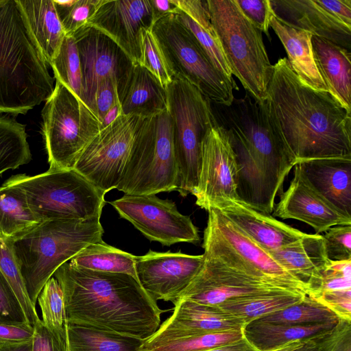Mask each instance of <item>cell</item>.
Wrapping results in <instances>:
<instances>
[{
    "label": "cell",
    "instance_id": "cell-1",
    "mask_svg": "<svg viewBox=\"0 0 351 351\" xmlns=\"http://www.w3.org/2000/svg\"><path fill=\"white\" fill-rule=\"evenodd\" d=\"M264 102L274 129L297 164L351 156V112L329 92L304 84L287 58L274 65Z\"/></svg>",
    "mask_w": 351,
    "mask_h": 351
},
{
    "label": "cell",
    "instance_id": "cell-2",
    "mask_svg": "<svg viewBox=\"0 0 351 351\" xmlns=\"http://www.w3.org/2000/svg\"><path fill=\"white\" fill-rule=\"evenodd\" d=\"M53 276L62 287L69 324L145 341L159 328L162 310L132 276L62 264Z\"/></svg>",
    "mask_w": 351,
    "mask_h": 351
},
{
    "label": "cell",
    "instance_id": "cell-3",
    "mask_svg": "<svg viewBox=\"0 0 351 351\" xmlns=\"http://www.w3.org/2000/svg\"><path fill=\"white\" fill-rule=\"evenodd\" d=\"M54 82L16 0H0V114H26L46 101Z\"/></svg>",
    "mask_w": 351,
    "mask_h": 351
},
{
    "label": "cell",
    "instance_id": "cell-4",
    "mask_svg": "<svg viewBox=\"0 0 351 351\" xmlns=\"http://www.w3.org/2000/svg\"><path fill=\"white\" fill-rule=\"evenodd\" d=\"M100 218L45 221L11 241L34 306L45 284L62 264L88 245L103 241Z\"/></svg>",
    "mask_w": 351,
    "mask_h": 351
},
{
    "label": "cell",
    "instance_id": "cell-5",
    "mask_svg": "<svg viewBox=\"0 0 351 351\" xmlns=\"http://www.w3.org/2000/svg\"><path fill=\"white\" fill-rule=\"evenodd\" d=\"M210 19L232 76L254 99L264 101L274 65L262 32L243 14L234 0H206Z\"/></svg>",
    "mask_w": 351,
    "mask_h": 351
},
{
    "label": "cell",
    "instance_id": "cell-6",
    "mask_svg": "<svg viewBox=\"0 0 351 351\" xmlns=\"http://www.w3.org/2000/svg\"><path fill=\"white\" fill-rule=\"evenodd\" d=\"M165 90L178 171L177 191L185 197L197 186L202 141L217 124L210 101L187 80L173 77Z\"/></svg>",
    "mask_w": 351,
    "mask_h": 351
},
{
    "label": "cell",
    "instance_id": "cell-7",
    "mask_svg": "<svg viewBox=\"0 0 351 351\" xmlns=\"http://www.w3.org/2000/svg\"><path fill=\"white\" fill-rule=\"evenodd\" d=\"M5 182L23 191L30 209L41 222L101 216L105 204L106 193L74 169H49L34 176L19 174Z\"/></svg>",
    "mask_w": 351,
    "mask_h": 351
},
{
    "label": "cell",
    "instance_id": "cell-8",
    "mask_svg": "<svg viewBox=\"0 0 351 351\" xmlns=\"http://www.w3.org/2000/svg\"><path fill=\"white\" fill-rule=\"evenodd\" d=\"M178 171L167 110L143 118L117 188L126 195L177 191Z\"/></svg>",
    "mask_w": 351,
    "mask_h": 351
},
{
    "label": "cell",
    "instance_id": "cell-9",
    "mask_svg": "<svg viewBox=\"0 0 351 351\" xmlns=\"http://www.w3.org/2000/svg\"><path fill=\"white\" fill-rule=\"evenodd\" d=\"M42 110V133L49 170H69L99 132L93 112L60 81Z\"/></svg>",
    "mask_w": 351,
    "mask_h": 351
},
{
    "label": "cell",
    "instance_id": "cell-10",
    "mask_svg": "<svg viewBox=\"0 0 351 351\" xmlns=\"http://www.w3.org/2000/svg\"><path fill=\"white\" fill-rule=\"evenodd\" d=\"M204 230V254L233 269L308 295V287L282 267L219 210L211 208Z\"/></svg>",
    "mask_w": 351,
    "mask_h": 351
},
{
    "label": "cell",
    "instance_id": "cell-11",
    "mask_svg": "<svg viewBox=\"0 0 351 351\" xmlns=\"http://www.w3.org/2000/svg\"><path fill=\"white\" fill-rule=\"evenodd\" d=\"M152 31L158 39L173 77L185 79L211 102L229 105L234 90L231 80L212 63L192 33L176 18L168 14L155 22Z\"/></svg>",
    "mask_w": 351,
    "mask_h": 351
},
{
    "label": "cell",
    "instance_id": "cell-12",
    "mask_svg": "<svg viewBox=\"0 0 351 351\" xmlns=\"http://www.w3.org/2000/svg\"><path fill=\"white\" fill-rule=\"evenodd\" d=\"M143 118L119 115L84 149L73 169L99 190L117 188Z\"/></svg>",
    "mask_w": 351,
    "mask_h": 351
},
{
    "label": "cell",
    "instance_id": "cell-13",
    "mask_svg": "<svg viewBox=\"0 0 351 351\" xmlns=\"http://www.w3.org/2000/svg\"><path fill=\"white\" fill-rule=\"evenodd\" d=\"M72 36L80 60L82 101L93 113L97 88L101 82L110 77L117 82L121 103L132 75L133 62L111 38L91 26L82 27Z\"/></svg>",
    "mask_w": 351,
    "mask_h": 351
},
{
    "label": "cell",
    "instance_id": "cell-14",
    "mask_svg": "<svg viewBox=\"0 0 351 351\" xmlns=\"http://www.w3.org/2000/svg\"><path fill=\"white\" fill-rule=\"evenodd\" d=\"M121 218L130 222L147 239L170 246L177 243H196L197 228L176 204L156 195H126L109 202Z\"/></svg>",
    "mask_w": 351,
    "mask_h": 351
},
{
    "label": "cell",
    "instance_id": "cell-15",
    "mask_svg": "<svg viewBox=\"0 0 351 351\" xmlns=\"http://www.w3.org/2000/svg\"><path fill=\"white\" fill-rule=\"evenodd\" d=\"M204 256L201 269L182 291L179 301L188 300L202 304L218 306L229 300L264 295H307L233 269L213 257Z\"/></svg>",
    "mask_w": 351,
    "mask_h": 351
},
{
    "label": "cell",
    "instance_id": "cell-16",
    "mask_svg": "<svg viewBox=\"0 0 351 351\" xmlns=\"http://www.w3.org/2000/svg\"><path fill=\"white\" fill-rule=\"evenodd\" d=\"M235 154L227 134L216 125L202 141L199 180L193 193L195 204L208 211L221 199H238Z\"/></svg>",
    "mask_w": 351,
    "mask_h": 351
},
{
    "label": "cell",
    "instance_id": "cell-17",
    "mask_svg": "<svg viewBox=\"0 0 351 351\" xmlns=\"http://www.w3.org/2000/svg\"><path fill=\"white\" fill-rule=\"evenodd\" d=\"M204 261V254L150 250L143 256H136V271L140 285L153 298L175 305Z\"/></svg>",
    "mask_w": 351,
    "mask_h": 351
},
{
    "label": "cell",
    "instance_id": "cell-18",
    "mask_svg": "<svg viewBox=\"0 0 351 351\" xmlns=\"http://www.w3.org/2000/svg\"><path fill=\"white\" fill-rule=\"evenodd\" d=\"M86 25L108 36L134 64H140L141 30L153 25L151 0H103Z\"/></svg>",
    "mask_w": 351,
    "mask_h": 351
},
{
    "label": "cell",
    "instance_id": "cell-19",
    "mask_svg": "<svg viewBox=\"0 0 351 351\" xmlns=\"http://www.w3.org/2000/svg\"><path fill=\"white\" fill-rule=\"evenodd\" d=\"M273 211L274 216L282 219H295L307 223L319 234L335 226L351 225V217L346 216L318 193L298 165L294 167L289 187L281 194Z\"/></svg>",
    "mask_w": 351,
    "mask_h": 351
},
{
    "label": "cell",
    "instance_id": "cell-20",
    "mask_svg": "<svg viewBox=\"0 0 351 351\" xmlns=\"http://www.w3.org/2000/svg\"><path fill=\"white\" fill-rule=\"evenodd\" d=\"M267 251L292 243L306 233L282 222L270 214L256 210L239 199L226 198L213 207Z\"/></svg>",
    "mask_w": 351,
    "mask_h": 351
},
{
    "label": "cell",
    "instance_id": "cell-21",
    "mask_svg": "<svg viewBox=\"0 0 351 351\" xmlns=\"http://www.w3.org/2000/svg\"><path fill=\"white\" fill-rule=\"evenodd\" d=\"M274 16L284 23L351 49V27L331 15L316 0H269Z\"/></svg>",
    "mask_w": 351,
    "mask_h": 351
},
{
    "label": "cell",
    "instance_id": "cell-22",
    "mask_svg": "<svg viewBox=\"0 0 351 351\" xmlns=\"http://www.w3.org/2000/svg\"><path fill=\"white\" fill-rule=\"evenodd\" d=\"M245 323L218 306L180 300L172 315L152 335L157 337L191 336L243 328Z\"/></svg>",
    "mask_w": 351,
    "mask_h": 351
},
{
    "label": "cell",
    "instance_id": "cell-23",
    "mask_svg": "<svg viewBox=\"0 0 351 351\" xmlns=\"http://www.w3.org/2000/svg\"><path fill=\"white\" fill-rule=\"evenodd\" d=\"M267 252L308 287L311 297L318 293L322 276L329 263L322 235L306 234L292 243Z\"/></svg>",
    "mask_w": 351,
    "mask_h": 351
},
{
    "label": "cell",
    "instance_id": "cell-24",
    "mask_svg": "<svg viewBox=\"0 0 351 351\" xmlns=\"http://www.w3.org/2000/svg\"><path fill=\"white\" fill-rule=\"evenodd\" d=\"M297 165L318 193L351 217V156L311 159Z\"/></svg>",
    "mask_w": 351,
    "mask_h": 351
},
{
    "label": "cell",
    "instance_id": "cell-25",
    "mask_svg": "<svg viewBox=\"0 0 351 351\" xmlns=\"http://www.w3.org/2000/svg\"><path fill=\"white\" fill-rule=\"evenodd\" d=\"M311 44L317 68L328 91L351 112L350 51L315 36H312Z\"/></svg>",
    "mask_w": 351,
    "mask_h": 351
},
{
    "label": "cell",
    "instance_id": "cell-26",
    "mask_svg": "<svg viewBox=\"0 0 351 351\" xmlns=\"http://www.w3.org/2000/svg\"><path fill=\"white\" fill-rule=\"evenodd\" d=\"M24 21L47 64L58 55L65 33L53 0H16Z\"/></svg>",
    "mask_w": 351,
    "mask_h": 351
},
{
    "label": "cell",
    "instance_id": "cell-27",
    "mask_svg": "<svg viewBox=\"0 0 351 351\" xmlns=\"http://www.w3.org/2000/svg\"><path fill=\"white\" fill-rule=\"evenodd\" d=\"M269 27L281 41L289 66L298 78L311 88L328 92L314 60L313 35L284 23L274 14L270 19Z\"/></svg>",
    "mask_w": 351,
    "mask_h": 351
},
{
    "label": "cell",
    "instance_id": "cell-28",
    "mask_svg": "<svg viewBox=\"0 0 351 351\" xmlns=\"http://www.w3.org/2000/svg\"><path fill=\"white\" fill-rule=\"evenodd\" d=\"M121 114L149 117L167 110L165 88L141 64H134L121 101Z\"/></svg>",
    "mask_w": 351,
    "mask_h": 351
},
{
    "label": "cell",
    "instance_id": "cell-29",
    "mask_svg": "<svg viewBox=\"0 0 351 351\" xmlns=\"http://www.w3.org/2000/svg\"><path fill=\"white\" fill-rule=\"evenodd\" d=\"M338 322L289 325L254 320L246 324L243 330L245 339L257 350L272 351L291 342L320 336L330 330Z\"/></svg>",
    "mask_w": 351,
    "mask_h": 351
},
{
    "label": "cell",
    "instance_id": "cell-30",
    "mask_svg": "<svg viewBox=\"0 0 351 351\" xmlns=\"http://www.w3.org/2000/svg\"><path fill=\"white\" fill-rule=\"evenodd\" d=\"M40 223L30 209L23 191L4 182L0 186V238L12 241Z\"/></svg>",
    "mask_w": 351,
    "mask_h": 351
},
{
    "label": "cell",
    "instance_id": "cell-31",
    "mask_svg": "<svg viewBox=\"0 0 351 351\" xmlns=\"http://www.w3.org/2000/svg\"><path fill=\"white\" fill-rule=\"evenodd\" d=\"M136 256L101 241L88 245L69 262L93 271L128 274L138 282Z\"/></svg>",
    "mask_w": 351,
    "mask_h": 351
},
{
    "label": "cell",
    "instance_id": "cell-32",
    "mask_svg": "<svg viewBox=\"0 0 351 351\" xmlns=\"http://www.w3.org/2000/svg\"><path fill=\"white\" fill-rule=\"evenodd\" d=\"M70 351H141L143 341L84 326L67 324Z\"/></svg>",
    "mask_w": 351,
    "mask_h": 351
},
{
    "label": "cell",
    "instance_id": "cell-33",
    "mask_svg": "<svg viewBox=\"0 0 351 351\" xmlns=\"http://www.w3.org/2000/svg\"><path fill=\"white\" fill-rule=\"evenodd\" d=\"M243 329L191 336L152 335L143 341L141 351H206L243 339Z\"/></svg>",
    "mask_w": 351,
    "mask_h": 351
},
{
    "label": "cell",
    "instance_id": "cell-34",
    "mask_svg": "<svg viewBox=\"0 0 351 351\" xmlns=\"http://www.w3.org/2000/svg\"><path fill=\"white\" fill-rule=\"evenodd\" d=\"M307 296L281 294L229 300L218 305L223 311L241 319L245 325L265 315L302 302Z\"/></svg>",
    "mask_w": 351,
    "mask_h": 351
},
{
    "label": "cell",
    "instance_id": "cell-35",
    "mask_svg": "<svg viewBox=\"0 0 351 351\" xmlns=\"http://www.w3.org/2000/svg\"><path fill=\"white\" fill-rule=\"evenodd\" d=\"M31 159L25 125L13 117H0V175L27 164Z\"/></svg>",
    "mask_w": 351,
    "mask_h": 351
},
{
    "label": "cell",
    "instance_id": "cell-36",
    "mask_svg": "<svg viewBox=\"0 0 351 351\" xmlns=\"http://www.w3.org/2000/svg\"><path fill=\"white\" fill-rule=\"evenodd\" d=\"M329 308L307 296L302 302L255 319L258 322L289 325H312L338 322Z\"/></svg>",
    "mask_w": 351,
    "mask_h": 351
},
{
    "label": "cell",
    "instance_id": "cell-37",
    "mask_svg": "<svg viewBox=\"0 0 351 351\" xmlns=\"http://www.w3.org/2000/svg\"><path fill=\"white\" fill-rule=\"evenodd\" d=\"M38 302L42 312V322L53 335L66 340L67 319L64 294L58 281L52 276L40 292Z\"/></svg>",
    "mask_w": 351,
    "mask_h": 351
},
{
    "label": "cell",
    "instance_id": "cell-38",
    "mask_svg": "<svg viewBox=\"0 0 351 351\" xmlns=\"http://www.w3.org/2000/svg\"><path fill=\"white\" fill-rule=\"evenodd\" d=\"M49 65L54 79L82 101V74L77 47L73 36H65L58 55Z\"/></svg>",
    "mask_w": 351,
    "mask_h": 351
},
{
    "label": "cell",
    "instance_id": "cell-39",
    "mask_svg": "<svg viewBox=\"0 0 351 351\" xmlns=\"http://www.w3.org/2000/svg\"><path fill=\"white\" fill-rule=\"evenodd\" d=\"M0 271L18 298L28 323L34 326L40 319L37 314L36 306L32 303L14 256L12 241L0 238Z\"/></svg>",
    "mask_w": 351,
    "mask_h": 351
},
{
    "label": "cell",
    "instance_id": "cell-40",
    "mask_svg": "<svg viewBox=\"0 0 351 351\" xmlns=\"http://www.w3.org/2000/svg\"><path fill=\"white\" fill-rule=\"evenodd\" d=\"M174 15L195 36L215 68L228 79L234 80L210 20L197 24L180 10Z\"/></svg>",
    "mask_w": 351,
    "mask_h": 351
},
{
    "label": "cell",
    "instance_id": "cell-41",
    "mask_svg": "<svg viewBox=\"0 0 351 351\" xmlns=\"http://www.w3.org/2000/svg\"><path fill=\"white\" fill-rule=\"evenodd\" d=\"M166 88L171 82L173 74L162 47L152 29L141 30V64Z\"/></svg>",
    "mask_w": 351,
    "mask_h": 351
},
{
    "label": "cell",
    "instance_id": "cell-42",
    "mask_svg": "<svg viewBox=\"0 0 351 351\" xmlns=\"http://www.w3.org/2000/svg\"><path fill=\"white\" fill-rule=\"evenodd\" d=\"M65 35L73 34L86 25L103 0H53Z\"/></svg>",
    "mask_w": 351,
    "mask_h": 351
},
{
    "label": "cell",
    "instance_id": "cell-43",
    "mask_svg": "<svg viewBox=\"0 0 351 351\" xmlns=\"http://www.w3.org/2000/svg\"><path fill=\"white\" fill-rule=\"evenodd\" d=\"M322 236L326 255L329 260L351 259V225L332 226Z\"/></svg>",
    "mask_w": 351,
    "mask_h": 351
},
{
    "label": "cell",
    "instance_id": "cell-44",
    "mask_svg": "<svg viewBox=\"0 0 351 351\" xmlns=\"http://www.w3.org/2000/svg\"><path fill=\"white\" fill-rule=\"evenodd\" d=\"M351 289V259L330 261L322 276L318 293Z\"/></svg>",
    "mask_w": 351,
    "mask_h": 351
},
{
    "label": "cell",
    "instance_id": "cell-45",
    "mask_svg": "<svg viewBox=\"0 0 351 351\" xmlns=\"http://www.w3.org/2000/svg\"><path fill=\"white\" fill-rule=\"evenodd\" d=\"M0 323L29 324L18 298L1 271Z\"/></svg>",
    "mask_w": 351,
    "mask_h": 351
},
{
    "label": "cell",
    "instance_id": "cell-46",
    "mask_svg": "<svg viewBox=\"0 0 351 351\" xmlns=\"http://www.w3.org/2000/svg\"><path fill=\"white\" fill-rule=\"evenodd\" d=\"M318 351H351V322L339 319L317 339Z\"/></svg>",
    "mask_w": 351,
    "mask_h": 351
},
{
    "label": "cell",
    "instance_id": "cell-47",
    "mask_svg": "<svg viewBox=\"0 0 351 351\" xmlns=\"http://www.w3.org/2000/svg\"><path fill=\"white\" fill-rule=\"evenodd\" d=\"M247 17L262 33L268 35L269 23L274 12L269 0H234Z\"/></svg>",
    "mask_w": 351,
    "mask_h": 351
},
{
    "label": "cell",
    "instance_id": "cell-48",
    "mask_svg": "<svg viewBox=\"0 0 351 351\" xmlns=\"http://www.w3.org/2000/svg\"><path fill=\"white\" fill-rule=\"evenodd\" d=\"M313 298L340 319L351 322V289L324 291Z\"/></svg>",
    "mask_w": 351,
    "mask_h": 351
},
{
    "label": "cell",
    "instance_id": "cell-49",
    "mask_svg": "<svg viewBox=\"0 0 351 351\" xmlns=\"http://www.w3.org/2000/svg\"><path fill=\"white\" fill-rule=\"evenodd\" d=\"M119 102L120 101L116 81L109 77L101 82L95 95L93 110L99 123L107 112Z\"/></svg>",
    "mask_w": 351,
    "mask_h": 351
},
{
    "label": "cell",
    "instance_id": "cell-50",
    "mask_svg": "<svg viewBox=\"0 0 351 351\" xmlns=\"http://www.w3.org/2000/svg\"><path fill=\"white\" fill-rule=\"evenodd\" d=\"M33 327L32 351H66L67 340L60 339L53 335L41 319Z\"/></svg>",
    "mask_w": 351,
    "mask_h": 351
},
{
    "label": "cell",
    "instance_id": "cell-51",
    "mask_svg": "<svg viewBox=\"0 0 351 351\" xmlns=\"http://www.w3.org/2000/svg\"><path fill=\"white\" fill-rule=\"evenodd\" d=\"M34 332V327L27 323H0V346L30 341Z\"/></svg>",
    "mask_w": 351,
    "mask_h": 351
},
{
    "label": "cell",
    "instance_id": "cell-52",
    "mask_svg": "<svg viewBox=\"0 0 351 351\" xmlns=\"http://www.w3.org/2000/svg\"><path fill=\"white\" fill-rule=\"evenodd\" d=\"M317 3L346 26L351 27V0H316Z\"/></svg>",
    "mask_w": 351,
    "mask_h": 351
},
{
    "label": "cell",
    "instance_id": "cell-53",
    "mask_svg": "<svg viewBox=\"0 0 351 351\" xmlns=\"http://www.w3.org/2000/svg\"><path fill=\"white\" fill-rule=\"evenodd\" d=\"M153 24L160 19L179 11L171 0H151Z\"/></svg>",
    "mask_w": 351,
    "mask_h": 351
},
{
    "label": "cell",
    "instance_id": "cell-54",
    "mask_svg": "<svg viewBox=\"0 0 351 351\" xmlns=\"http://www.w3.org/2000/svg\"><path fill=\"white\" fill-rule=\"evenodd\" d=\"M206 351H258L247 339H243L224 346Z\"/></svg>",
    "mask_w": 351,
    "mask_h": 351
},
{
    "label": "cell",
    "instance_id": "cell-55",
    "mask_svg": "<svg viewBox=\"0 0 351 351\" xmlns=\"http://www.w3.org/2000/svg\"><path fill=\"white\" fill-rule=\"evenodd\" d=\"M121 114V103H117L105 115L102 121L99 123L100 130L106 128Z\"/></svg>",
    "mask_w": 351,
    "mask_h": 351
},
{
    "label": "cell",
    "instance_id": "cell-56",
    "mask_svg": "<svg viewBox=\"0 0 351 351\" xmlns=\"http://www.w3.org/2000/svg\"><path fill=\"white\" fill-rule=\"evenodd\" d=\"M320 336L305 340L302 344L291 351H318L317 339Z\"/></svg>",
    "mask_w": 351,
    "mask_h": 351
},
{
    "label": "cell",
    "instance_id": "cell-57",
    "mask_svg": "<svg viewBox=\"0 0 351 351\" xmlns=\"http://www.w3.org/2000/svg\"><path fill=\"white\" fill-rule=\"evenodd\" d=\"M32 340L25 343L0 346V351H32Z\"/></svg>",
    "mask_w": 351,
    "mask_h": 351
},
{
    "label": "cell",
    "instance_id": "cell-58",
    "mask_svg": "<svg viewBox=\"0 0 351 351\" xmlns=\"http://www.w3.org/2000/svg\"><path fill=\"white\" fill-rule=\"evenodd\" d=\"M304 341H294L289 343L282 347H280L276 350H272V351H291L298 346H299L300 344H302Z\"/></svg>",
    "mask_w": 351,
    "mask_h": 351
},
{
    "label": "cell",
    "instance_id": "cell-59",
    "mask_svg": "<svg viewBox=\"0 0 351 351\" xmlns=\"http://www.w3.org/2000/svg\"><path fill=\"white\" fill-rule=\"evenodd\" d=\"M66 351H70V350H69V348L68 346H67Z\"/></svg>",
    "mask_w": 351,
    "mask_h": 351
}]
</instances>
